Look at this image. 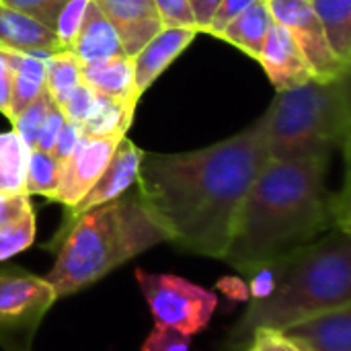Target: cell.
Here are the masks:
<instances>
[{
	"label": "cell",
	"instance_id": "obj_38",
	"mask_svg": "<svg viewBox=\"0 0 351 351\" xmlns=\"http://www.w3.org/2000/svg\"><path fill=\"white\" fill-rule=\"evenodd\" d=\"M187 2L191 6L193 19H195V29L199 33H206L210 27V21H212L214 12L222 0H187Z\"/></svg>",
	"mask_w": 351,
	"mask_h": 351
},
{
	"label": "cell",
	"instance_id": "obj_32",
	"mask_svg": "<svg viewBox=\"0 0 351 351\" xmlns=\"http://www.w3.org/2000/svg\"><path fill=\"white\" fill-rule=\"evenodd\" d=\"M162 27L195 29V19L187 0H154ZM197 31V29H195Z\"/></svg>",
	"mask_w": 351,
	"mask_h": 351
},
{
	"label": "cell",
	"instance_id": "obj_8",
	"mask_svg": "<svg viewBox=\"0 0 351 351\" xmlns=\"http://www.w3.org/2000/svg\"><path fill=\"white\" fill-rule=\"evenodd\" d=\"M267 4L274 21L296 41L317 80H333L350 74V66L333 53L311 0H267Z\"/></svg>",
	"mask_w": 351,
	"mask_h": 351
},
{
	"label": "cell",
	"instance_id": "obj_3",
	"mask_svg": "<svg viewBox=\"0 0 351 351\" xmlns=\"http://www.w3.org/2000/svg\"><path fill=\"white\" fill-rule=\"evenodd\" d=\"M160 243H167L162 226L148 212L138 189H130L60 226L45 245L56 253V263L45 280L60 300L97 284Z\"/></svg>",
	"mask_w": 351,
	"mask_h": 351
},
{
	"label": "cell",
	"instance_id": "obj_6",
	"mask_svg": "<svg viewBox=\"0 0 351 351\" xmlns=\"http://www.w3.org/2000/svg\"><path fill=\"white\" fill-rule=\"evenodd\" d=\"M56 302L45 278L16 265H0V348L31 351L43 317Z\"/></svg>",
	"mask_w": 351,
	"mask_h": 351
},
{
	"label": "cell",
	"instance_id": "obj_7",
	"mask_svg": "<svg viewBox=\"0 0 351 351\" xmlns=\"http://www.w3.org/2000/svg\"><path fill=\"white\" fill-rule=\"evenodd\" d=\"M136 280L156 325L191 337L210 325L218 306L214 292L177 276L148 274L142 267L136 269Z\"/></svg>",
	"mask_w": 351,
	"mask_h": 351
},
{
	"label": "cell",
	"instance_id": "obj_27",
	"mask_svg": "<svg viewBox=\"0 0 351 351\" xmlns=\"http://www.w3.org/2000/svg\"><path fill=\"white\" fill-rule=\"evenodd\" d=\"M88 2L90 0H68V4L62 8L60 16L56 21V27H53V33H56L62 49H66V51L72 49V45L76 41V35L80 31V25H82Z\"/></svg>",
	"mask_w": 351,
	"mask_h": 351
},
{
	"label": "cell",
	"instance_id": "obj_14",
	"mask_svg": "<svg viewBox=\"0 0 351 351\" xmlns=\"http://www.w3.org/2000/svg\"><path fill=\"white\" fill-rule=\"evenodd\" d=\"M280 333L302 351H351V304L311 317Z\"/></svg>",
	"mask_w": 351,
	"mask_h": 351
},
{
	"label": "cell",
	"instance_id": "obj_23",
	"mask_svg": "<svg viewBox=\"0 0 351 351\" xmlns=\"http://www.w3.org/2000/svg\"><path fill=\"white\" fill-rule=\"evenodd\" d=\"M45 88L56 105H60L80 82H82V64L80 60L66 49H60L45 60Z\"/></svg>",
	"mask_w": 351,
	"mask_h": 351
},
{
	"label": "cell",
	"instance_id": "obj_26",
	"mask_svg": "<svg viewBox=\"0 0 351 351\" xmlns=\"http://www.w3.org/2000/svg\"><path fill=\"white\" fill-rule=\"evenodd\" d=\"M35 212L27 214L12 226L0 230V261H6L23 251H27L35 243Z\"/></svg>",
	"mask_w": 351,
	"mask_h": 351
},
{
	"label": "cell",
	"instance_id": "obj_33",
	"mask_svg": "<svg viewBox=\"0 0 351 351\" xmlns=\"http://www.w3.org/2000/svg\"><path fill=\"white\" fill-rule=\"evenodd\" d=\"M33 212L27 193H0V230Z\"/></svg>",
	"mask_w": 351,
	"mask_h": 351
},
{
	"label": "cell",
	"instance_id": "obj_4",
	"mask_svg": "<svg viewBox=\"0 0 351 351\" xmlns=\"http://www.w3.org/2000/svg\"><path fill=\"white\" fill-rule=\"evenodd\" d=\"M276 290L251 300L226 339V350H247L257 329L284 331L321 313L351 304L350 230L333 228L321 239L280 257Z\"/></svg>",
	"mask_w": 351,
	"mask_h": 351
},
{
	"label": "cell",
	"instance_id": "obj_28",
	"mask_svg": "<svg viewBox=\"0 0 351 351\" xmlns=\"http://www.w3.org/2000/svg\"><path fill=\"white\" fill-rule=\"evenodd\" d=\"M0 4L12 8V10H19V12L35 19L37 23H41L49 31H53L56 21H58L62 8L68 4V0H0Z\"/></svg>",
	"mask_w": 351,
	"mask_h": 351
},
{
	"label": "cell",
	"instance_id": "obj_30",
	"mask_svg": "<svg viewBox=\"0 0 351 351\" xmlns=\"http://www.w3.org/2000/svg\"><path fill=\"white\" fill-rule=\"evenodd\" d=\"M280 269H282L280 257L274 259V261H267V263H263L259 269H255V271L249 276V284H247L249 298H251V300H263V298H267V296L276 290V286H278Z\"/></svg>",
	"mask_w": 351,
	"mask_h": 351
},
{
	"label": "cell",
	"instance_id": "obj_18",
	"mask_svg": "<svg viewBox=\"0 0 351 351\" xmlns=\"http://www.w3.org/2000/svg\"><path fill=\"white\" fill-rule=\"evenodd\" d=\"M274 14L269 10L267 0H255L247 10H243L218 37L237 45L251 58H259L263 41L274 27Z\"/></svg>",
	"mask_w": 351,
	"mask_h": 351
},
{
	"label": "cell",
	"instance_id": "obj_37",
	"mask_svg": "<svg viewBox=\"0 0 351 351\" xmlns=\"http://www.w3.org/2000/svg\"><path fill=\"white\" fill-rule=\"evenodd\" d=\"M82 136H84V134H82V128H80L78 123L64 121V125H62V130H60V134H58V140H56V144H53L51 156H53L60 165H64V162L68 160V156L74 152V148L80 144Z\"/></svg>",
	"mask_w": 351,
	"mask_h": 351
},
{
	"label": "cell",
	"instance_id": "obj_11",
	"mask_svg": "<svg viewBox=\"0 0 351 351\" xmlns=\"http://www.w3.org/2000/svg\"><path fill=\"white\" fill-rule=\"evenodd\" d=\"M115 29L125 56H136L162 27L154 0H93Z\"/></svg>",
	"mask_w": 351,
	"mask_h": 351
},
{
	"label": "cell",
	"instance_id": "obj_39",
	"mask_svg": "<svg viewBox=\"0 0 351 351\" xmlns=\"http://www.w3.org/2000/svg\"><path fill=\"white\" fill-rule=\"evenodd\" d=\"M10 88H12V70L0 51V113L8 117V105H10Z\"/></svg>",
	"mask_w": 351,
	"mask_h": 351
},
{
	"label": "cell",
	"instance_id": "obj_25",
	"mask_svg": "<svg viewBox=\"0 0 351 351\" xmlns=\"http://www.w3.org/2000/svg\"><path fill=\"white\" fill-rule=\"evenodd\" d=\"M53 103V99L49 97L47 88L43 86L41 93L12 119V130L23 138V142L29 148H35L37 142V134L43 125V119L49 111V105Z\"/></svg>",
	"mask_w": 351,
	"mask_h": 351
},
{
	"label": "cell",
	"instance_id": "obj_5",
	"mask_svg": "<svg viewBox=\"0 0 351 351\" xmlns=\"http://www.w3.org/2000/svg\"><path fill=\"white\" fill-rule=\"evenodd\" d=\"M269 158L280 162L331 160L350 146V74L278 90L267 109Z\"/></svg>",
	"mask_w": 351,
	"mask_h": 351
},
{
	"label": "cell",
	"instance_id": "obj_19",
	"mask_svg": "<svg viewBox=\"0 0 351 351\" xmlns=\"http://www.w3.org/2000/svg\"><path fill=\"white\" fill-rule=\"evenodd\" d=\"M12 70L8 119L12 121L45 86V62L35 56L2 51Z\"/></svg>",
	"mask_w": 351,
	"mask_h": 351
},
{
	"label": "cell",
	"instance_id": "obj_20",
	"mask_svg": "<svg viewBox=\"0 0 351 351\" xmlns=\"http://www.w3.org/2000/svg\"><path fill=\"white\" fill-rule=\"evenodd\" d=\"M333 53L351 66V0H311Z\"/></svg>",
	"mask_w": 351,
	"mask_h": 351
},
{
	"label": "cell",
	"instance_id": "obj_34",
	"mask_svg": "<svg viewBox=\"0 0 351 351\" xmlns=\"http://www.w3.org/2000/svg\"><path fill=\"white\" fill-rule=\"evenodd\" d=\"M64 121H66V117H64L62 109H60L56 103H51V105H49V111H47V115H45V119H43V125H41V130H39V134H37L35 150H41V152H49V154H51L53 144H56V140H58V134H60ZM31 150H33V148H31Z\"/></svg>",
	"mask_w": 351,
	"mask_h": 351
},
{
	"label": "cell",
	"instance_id": "obj_22",
	"mask_svg": "<svg viewBox=\"0 0 351 351\" xmlns=\"http://www.w3.org/2000/svg\"><path fill=\"white\" fill-rule=\"evenodd\" d=\"M136 107L138 105L99 97L95 111L80 125L82 128V134L84 136H93V138H105V136L123 138L125 132L130 130L132 121H134Z\"/></svg>",
	"mask_w": 351,
	"mask_h": 351
},
{
	"label": "cell",
	"instance_id": "obj_9",
	"mask_svg": "<svg viewBox=\"0 0 351 351\" xmlns=\"http://www.w3.org/2000/svg\"><path fill=\"white\" fill-rule=\"evenodd\" d=\"M119 140L121 138L117 136H105V138L82 136L80 144L62 165L60 185L51 202L64 206L66 210L74 208L101 177Z\"/></svg>",
	"mask_w": 351,
	"mask_h": 351
},
{
	"label": "cell",
	"instance_id": "obj_21",
	"mask_svg": "<svg viewBox=\"0 0 351 351\" xmlns=\"http://www.w3.org/2000/svg\"><path fill=\"white\" fill-rule=\"evenodd\" d=\"M31 148L10 130L0 132V193H27V162Z\"/></svg>",
	"mask_w": 351,
	"mask_h": 351
},
{
	"label": "cell",
	"instance_id": "obj_17",
	"mask_svg": "<svg viewBox=\"0 0 351 351\" xmlns=\"http://www.w3.org/2000/svg\"><path fill=\"white\" fill-rule=\"evenodd\" d=\"M70 51L80 60V64L123 56V47L119 43L115 29L93 0L86 6L80 31Z\"/></svg>",
	"mask_w": 351,
	"mask_h": 351
},
{
	"label": "cell",
	"instance_id": "obj_36",
	"mask_svg": "<svg viewBox=\"0 0 351 351\" xmlns=\"http://www.w3.org/2000/svg\"><path fill=\"white\" fill-rule=\"evenodd\" d=\"M249 351H302L296 348L284 333L274 329H257L251 337Z\"/></svg>",
	"mask_w": 351,
	"mask_h": 351
},
{
	"label": "cell",
	"instance_id": "obj_10",
	"mask_svg": "<svg viewBox=\"0 0 351 351\" xmlns=\"http://www.w3.org/2000/svg\"><path fill=\"white\" fill-rule=\"evenodd\" d=\"M142 154H144V150L138 148L130 138L123 136L119 140L109 165L105 167L101 177L97 179V183L84 193V197L74 208L66 210V218H64L62 226L72 222L76 216H80L93 208H99V206L123 195L125 191H130L138 181Z\"/></svg>",
	"mask_w": 351,
	"mask_h": 351
},
{
	"label": "cell",
	"instance_id": "obj_31",
	"mask_svg": "<svg viewBox=\"0 0 351 351\" xmlns=\"http://www.w3.org/2000/svg\"><path fill=\"white\" fill-rule=\"evenodd\" d=\"M191 348V335H185L181 331L154 325L150 335L146 337L140 351H189Z\"/></svg>",
	"mask_w": 351,
	"mask_h": 351
},
{
	"label": "cell",
	"instance_id": "obj_40",
	"mask_svg": "<svg viewBox=\"0 0 351 351\" xmlns=\"http://www.w3.org/2000/svg\"><path fill=\"white\" fill-rule=\"evenodd\" d=\"M218 288L222 294H226L228 298L232 300H247L249 298V290H247V284L237 280V278H224L218 282Z\"/></svg>",
	"mask_w": 351,
	"mask_h": 351
},
{
	"label": "cell",
	"instance_id": "obj_35",
	"mask_svg": "<svg viewBox=\"0 0 351 351\" xmlns=\"http://www.w3.org/2000/svg\"><path fill=\"white\" fill-rule=\"evenodd\" d=\"M255 0H222L220 4H218V8H216V12H214V16H212V21H210V27H208V31L206 33H210V35H214V37H218L243 10H247L251 4H253Z\"/></svg>",
	"mask_w": 351,
	"mask_h": 351
},
{
	"label": "cell",
	"instance_id": "obj_16",
	"mask_svg": "<svg viewBox=\"0 0 351 351\" xmlns=\"http://www.w3.org/2000/svg\"><path fill=\"white\" fill-rule=\"evenodd\" d=\"M82 82L99 97L138 105L142 99L134 82V66L130 56H115L82 64Z\"/></svg>",
	"mask_w": 351,
	"mask_h": 351
},
{
	"label": "cell",
	"instance_id": "obj_29",
	"mask_svg": "<svg viewBox=\"0 0 351 351\" xmlns=\"http://www.w3.org/2000/svg\"><path fill=\"white\" fill-rule=\"evenodd\" d=\"M97 101H99V95L95 90H90L84 82H80L58 107L62 109L66 121L82 125L90 117V113L95 111Z\"/></svg>",
	"mask_w": 351,
	"mask_h": 351
},
{
	"label": "cell",
	"instance_id": "obj_15",
	"mask_svg": "<svg viewBox=\"0 0 351 351\" xmlns=\"http://www.w3.org/2000/svg\"><path fill=\"white\" fill-rule=\"evenodd\" d=\"M60 49L62 47L53 31L35 19L0 4V51L27 53L45 60Z\"/></svg>",
	"mask_w": 351,
	"mask_h": 351
},
{
	"label": "cell",
	"instance_id": "obj_2",
	"mask_svg": "<svg viewBox=\"0 0 351 351\" xmlns=\"http://www.w3.org/2000/svg\"><path fill=\"white\" fill-rule=\"evenodd\" d=\"M329 160H267L251 185L224 253L228 265L251 276L263 263L300 249L333 228L350 230L348 189L327 187Z\"/></svg>",
	"mask_w": 351,
	"mask_h": 351
},
{
	"label": "cell",
	"instance_id": "obj_12",
	"mask_svg": "<svg viewBox=\"0 0 351 351\" xmlns=\"http://www.w3.org/2000/svg\"><path fill=\"white\" fill-rule=\"evenodd\" d=\"M257 62L263 66L276 90H288L317 80L296 41L280 23H274L269 29Z\"/></svg>",
	"mask_w": 351,
	"mask_h": 351
},
{
	"label": "cell",
	"instance_id": "obj_13",
	"mask_svg": "<svg viewBox=\"0 0 351 351\" xmlns=\"http://www.w3.org/2000/svg\"><path fill=\"white\" fill-rule=\"evenodd\" d=\"M197 33L199 31L187 27H165L136 56H132L134 82L140 97L187 49Z\"/></svg>",
	"mask_w": 351,
	"mask_h": 351
},
{
	"label": "cell",
	"instance_id": "obj_24",
	"mask_svg": "<svg viewBox=\"0 0 351 351\" xmlns=\"http://www.w3.org/2000/svg\"><path fill=\"white\" fill-rule=\"evenodd\" d=\"M60 177H62V165L49 152H41L35 148L29 152L27 183H25V191L29 197L43 195L51 202L58 191Z\"/></svg>",
	"mask_w": 351,
	"mask_h": 351
},
{
	"label": "cell",
	"instance_id": "obj_1",
	"mask_svg": "<svg viewBox=\"0 0 351 351\" xmlns=\"http://www.w3.org/2000/svg\"><path fill=\"white\" fill-rule=\"evenodd\" d=\"M269 160L267 111L243 132L177 154L144 152L136 189L181 251L224 259L239 210Z\"/></svg>",
	"mask_w": 351,
	"mask_h": 351
}]
</instances>
